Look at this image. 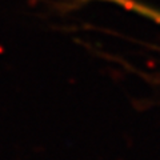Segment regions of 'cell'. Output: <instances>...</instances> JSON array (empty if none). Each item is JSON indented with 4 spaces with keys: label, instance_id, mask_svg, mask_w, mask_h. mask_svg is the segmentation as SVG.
I'll return each mask as SVG.
<instances>
[{
    "label": "cell",
    "instance_id": "obj_1",
    "mask_svg": "<svg viewBox=\"0 0 160 160\" xmlns=\"http://www.w3.org/2000/svg\"><path fill=\"white\" fill-rule=\"evenodd\" d=\"M100 2L113 3L129 12H135L140 15V16L149 19L153 23L160 24V9L152 6H148V4L140 2V0H100Z\"/></svg>",
    "mask_w": 160,
    "mask_h": 160
}]
</instances>
